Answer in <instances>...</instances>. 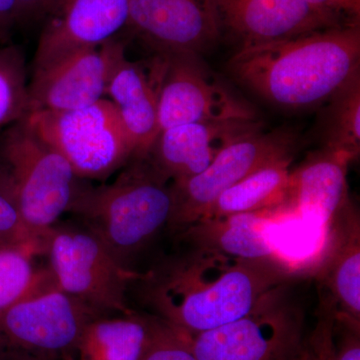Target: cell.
Wrapping results in <instances>:
<instances>
[{
  "instance_id": "cell-17",
  "label": "cell",
  "mask_w": 360,
  "mask_h": 360,
  "mask_svg": "<svg viewBox=\"0 0 360 360\" xmlns=\"http://www.w3.org/2000/svg\"><path fill=\"white\" fill-rule=\"evenodd\" d=\"M326 240L314 277L328 290L335 316L360 326V224L350 201L329 225Z\"/></svg>"
},
{
  "instance_id": "cell-8",
  "label": "cell",
  "mask_w": 360,
  "mask_h": 360,
  "mask_svg": "<svg viewBox=\"0 0 360 360\" xmlns=\"http://www.w3.org/2000/svg\"><path fill=\"white\" fill-rule=\"evenodd\" d=\"M284 288L236 321L193 335L181 331L196 359L290 360L303 343V319Z\"/></svg>"
},
{
  "instance_id": "cell-15",
  "label": "cell",
  "mask_w": 360,
  "mask_h": 360,
  "mask_svg": "<svg viewBox=\"0 0 360 360\" xmlns=\"http://www.w3.org/2000/svg\"><path fill=\"white\" fill-rule=\"evenodd\" d=\"M262 127V120L177 125L160 132L146 155L170 182L184 181L205 172L226 146Z\"/></svg>"
},
{
  "instance_id": "cell-18",
  "label": "cell",
  "mask_w": 360,
  "mask_h": 360,
  "mask_svg": "<svg viewBox=\"0 0 360 360\" xmlns=\"http://www.w3.org/2000/svg\"><path fill=\"white\" fill-rule=\"evenodd\" d=\"M350 161L352 158L345 153L326 148L310 153L300 167L290 172L281 206L328 231L349 201L347 169Z\"/></svg>"
},
{
  "instance_id": "cell-3",
  "label": "cell",
  "mask_w": 360,
  "mask_h": 360,
  "mask_svg": "<svg viewBox=\"0 0 360 360\" xmlns=\"http://www.w3.org/2000/svg\"><path fill=\"white\" fill-rule=\"evenodd\" d=\"M110 184H80L68 212L82 220L125 269L165 227L172 210V182L148 156L132 158Z\"/></svg>"
},
{
  "instance_id": "cell-31",
  "label": "cell",
  "mask_w": 360,
  "mask_h": 360,
  "mask_svg": "<svg viewBox=\"0 0 360 360\" xmlns=\"http://www.w3.org/2000/svg\"><path fill=\"white\" fill-rule=\"evenodd\" d=\"M18 22L15 0H0V41H6L9 32Z\"/></svg>"
},
{
  "instance_id": "cell-10",
  "label": "cell",
  "mask_w": 360,
  "mask_h": 360,
  "mask_svg": "<svg viewBox=\"0 0 360 360\" xmlns=\"http://www.w3.org/2000/svg\"><path fill=\"white\" fill-rule=\"evenodd\" d=\"M167 58L158 106L160 132L187 123L260 120L255 106L208 70L198 54Z\"/></svg>"
},
{
  "instance_id": "cell-4",
  "label": "cell",
  "mask_w": 360,
  "mask_h": 360,
  "mask_svg": "<svg viewBox=\"0 0 360 360\" xmlns=\"http://www.w3.org/2000/svg\"><path fill=\"white\" fill-rule=\"evenodd\" d=\"M0 156L13 175L26 233L32 241L41 243L42 236L70 210L82 179L25 120L7 130Z\"/></svg>"
},
{
  "instance_id": "cell-24",
  "label": "cell",
  "mask_w": 360,
  "mask_h": 360,
  "mask_svg": "<svg viewBox=\"0 0 360 360\" xmlns=\"http://www.w3.org/2000/svg\"><path fill=\"white\" fill-rule=\"evenodd\" d=\"M28 113L25 58L16 45L0 47V127L20 122Z\"/></svg>"
},
{
  "instance_id": "cell-20",
  "label": "cell",
  "mask_w": 360,
  "mask_h": 360,
  "mask_svg": "<svg viewBox=\"0 0 360 360\" xmlns=\"http://www.w3.org/2000/svg\"><path fill=\"white\" fill-rule=\"evenodd\" d=\"M155 316L131 312L90 322L78 345L79 360H141L148 347Z\"/></svg>"
},
{
  "instance_id": "cell-19",
  "label": "cell",
  "mask_w": 360,
  "mask_h": 360,
  "mask_svg": "<svg viewBox=\"0 0 360 360\" xmlns=\"http://www.w3.org/2000/svg\"><path fill=\"white\" fill-rule=\"evenodd\" d=\"M276 210L203 217L180 232V239L189 248L213 251L227 257L281 260L267 236Z\"/></svg>"
},
{
  "instance_id": "cell-21",
  "label": "cell",
  "mask_w": 360,
  "mask_h": 360,
  "mask_svg": "<svg viewBox=\"0 0 360 360\" xmlns=\"http://www.w3.org/2000/svg\"><path fill=\"white\" fill-rule=\"evenodd\" d=\"M293 158L266 165L229 187L213 201L201 219L266 212L283 205Z\"/></svg>"
},
{
  "instance_id": "cell-2",
  "label": "cell",
  "mask_w": 360,
  "mask_h": 360,
  "mask_svg": "<svg viewBox=\"0 0 360 360\" xmlns=\"http://www.w3.org/2000/svg\"><path fill=\"white\" fill-rule=\"evenodd\" d=\"M227 68L239 84L276 105L326 103L360 75L359 23L241 47Z\"/></svg>"
},
{
  "instance_id": "cell-7",
  "label": "cell",
  "mask_w": 360,
  "mask_h": 360,
  "mask_svg": "<svg viewBox=\"0 0 360 360\" xmlns=\"http://www.w3.org/2000/svg\"><path fill=\"white\" fill-rule=\"evenodd\" d=\"M103 316L58 288L0 314V360H70L90 322Z\"/></svg>"
},
{
  "instance_id": "cell-26",
  "label": "cell",
  "mask_w": 360,
  "mask_h": 360,
  "mask_svg": "<svg viewBox=\"0 0 360 360\" xmlns=\"http://www.w3.org/2000/svg\"><path fill=\"white\" fill-rule=\"evenodd\" d=\"M141 360L198 359L184 333L155 316L150 340Z\"/></svg>"
},
{
  "instance_id": "cell-30",
  "label": "cell",
  "mask_w": 360,
  "mask_h": 360,
  "mask_svg": "<svg viewBox=\"0 0 360 360\" xmlns=\"http://www.w3.org/2000/svg\"><path fill=\"white\" fill-rule=\"evenodd\" d=\"M56 1V0H15L18 22L46 15Z\"/></svg>"
},
{
  "instance_id": "cell-6",
  "label": "cell",
  "mask_w": 360,
  "mask_h": 360,
  "mask_svg": "<svg viewBox=\"0 0 360 360\" xmlns=\"http://www.w3.org/2000/svg\"><path fill=\"white\" fill-rule=\"evenodd\" d=\"M22 120L68 161L79 179H108L134 156L120 116L108 99L77 110L37 111Z\"/></svg>"
},
{
  "instance_id": "cell-28",
  "label": "cell",
  "mask_w": 360,
  "mask_h": 360,
  "mask_svg": "<svg viewBox=\"0 0 360 360\" xmlns=\"http://www.w3.org/2000/svg\"><path fill=\"white\" fill-rule=\"evenodd\" d=\"M333 333L328 329L315 331L309 345L302 343V347L290 360H333Z\"/></svg>"
},
{
  "instance_id": "cell-12",
  "label": "cell",
  "mask_w": 360,
  "mask_h": 360,
  "mask_svg": "<svg viewBox=\"0 0 360 360\" xmlns=\"http://www.w3.org/2000/svg\"><path fill=\"white\" fill-rule=\"evenodd\" d=\"M127 26L155 53L200 56L220 39L212 0H130Z\"/></svg>"
},
{
  "instance_id": "cell-25",
  "label": "cell",
  "mask_w": 360,
  "mask_h": 360,
  "mask_svg": "<svg viewBox=\"0 0 360 360\" xmlns=\"http://www.w3.org/2000/svg\"><path fill=\"white\" fill-rule=\"evenodd\" d=\"M21 243H39L32 241L26 233L13 175L0 156V248Z\"/></svg>"
},
{
  "instance_id": "cell-27",
  "label": "cell",
  "mask_w": 360,
  "mask_h": 360,
  "mask_svg": "<svg viewBox=\"0 0 360 360\" xmlns=\"http://www.w3.org/2000/svg\"><path fill=\"white\" fill-rule=\"evenodd\" d=\"M319 13L342 25L359 23L360 0H302Z\"/></svg>"
},
{
  "instance_id": "cell-22",
  "label": "cell",
  "mask_w": 360,
  "mask_h": 360,
  "mask_svg": "<svg viewBox=\"0 0 360 360\" xmlns=\"http://www.w3.org/2000/svg\"><path fill=\"white\" fill-rule=\"evenodd\" d=\"M42 255L39 243H21L0 248V314L16 303L52 288L49 269L35 267Z\"/></svg>"
},
{
  "instance_id": "cell-29",
  "label": "cell",
  "mask_w": 360,
  "mask_h": 360,
  "mask_svg": "<svg viewBox=\"0 0 360 360\" xmlns=\"http://www.w3.org/2000/svg\"><path fill=\"white\" fill-rule=\"evenodd\" d=\"M335 323L342 328L340 347H335L333 360H360V326L335 317Z\"/></svg>"
},
{
  "instance_id": "cell-1",
  "label": "cell",
  "mask_w": 360,
  "mask_h": 360,
  "mask_svg": "<svg viewBox=\"0 0 360 360\" xmlns=\"http://www.w3.org/2000/svg\"><path fill=\"white\" fill-rule=\"evenodd\" d=\"M292 276L281 260L245 259L191 248L148 274H137L134 281L155 316L193 335L250 314Z\"/></svg>"
},
{
  "instance_id": "cell-32",
  "label": "cell",
  "mask_w": 360,
  "mask_h": 360,
  "mask_svg": "<svg viewBox=\"0 0 360 360\" xmlns=\"http://www.w3.org/2000/svg\"><path fill=\"white\" fill-rule=\"evenodd\" d=\"M70 360H75V359H70Z\"/></svg>"
},
{
  "instance_id": "cell-23",
  "label": "cell",
  "mask_w": 360,
  "mask_h": 360,
  "mask_svg": "<svg viewBox=\"0 0 360 360\" xmlns=\"http://www.w3.org/2000/svg\"><path fill=\"white\" fill-rule=\"evenodd\" d=\"M326 103L319 127L322 148L354 160L360 153V75Z\"/></svg>"
},
{
  "instance_id": "cell-11",
  "label": "cell",
  "mask_w": 360,
  "mask_h": 360,
  "mask_svg": "<svg viewBox=\"0 0 360 360\" xmlns=\"http://www.w3.org/2000/svg\"><path fill=\"white\" fill-rule=\"evenodd\" d=\"M123 54L125 45L113 39L33 68L28 82V113L77 110L101 101L111 71Z\"/></svg>"
},
{
  "instance_id": "cell-9",
  "label": "cell",
  "mask_w": 360,
  "mask_h": 360,
  "mask_svg": "<svg viewBox=\"0 0 360 360\" xmlns=\"http://www.w3.org/2000/svg\"><path fill=\"white\" fill-rule=\"evenodd\" d=\"M297 144L292 130L279 129L260 130L226 146L205 172L172 182L174 210L168 227L180 233L200 219L229 187L266 165L295 156Z\"/></svg>"
},
{
  "instance_id": "cell-13",
  "label": "cell",
  "mask_w": 360,
  "mask_h": 360,
  "mask_svg": "<svg viewBox=\"0 0 360 360\" xmlns=\"http://www.w3.org/2000/svg\"><path fill=\"white\" fill-rule=\"evenodd\" d=\"M220 37L238 49L345 25L302 0H212Z\"/></svg>"
},
{
  "instance_id": "cell-14",
  "label": "cell",
  "mask_w": 360,
  "mask_h": 360,
  "mask_svg": "<svg viewBox=\"0 0 360 360\" xmlns=\"http://www.w3.org/2000/svg\"><path fill=\"white\" fill-rule=\"evenodd\" d=\"M130 0H56L40 34L33 68L113 39L127 25Z\"/></svg>"
},
{
  "instance_id": "cell-5",
  "label": "cell",
  "mask_w": 360,
  "mask_h": 360,
  "mask_svg": "<svg viewBox=\"0 0 360 360\" xmlns=\"http://www.w3.org/2000/svg\"><path fill=\"white\" fill-rule=\"evenodd\" d=\"M54 288L103 315L129 314L127 292L137 272L125 269L85 227L56 224L41 238Z\"/></svg>"
},
{
  "instance_id": "cell-16",
  "label": "cell",
  "mask_w": 360,
  "mask_h": 360,
  "mask_svg": "<svg viewBox=\"0 0 360 360\" xmlns=\"http://www.w3.org/2000/svg\"><path fill=\"white\" fill-rule=\"evenodd\" d=\"M167 54L134 63L123 54L111 71L105 94L115 105L134 149V158L146 156L160 134L158 106L167 68Z\"/></svg>"
}]
</instances>
